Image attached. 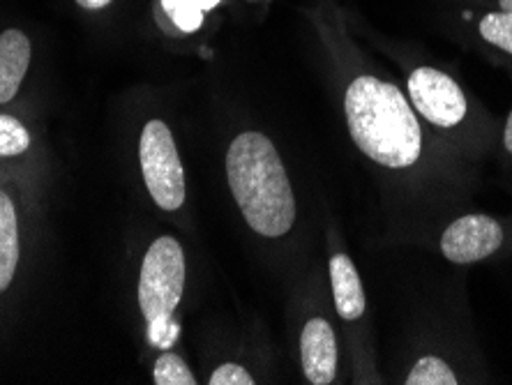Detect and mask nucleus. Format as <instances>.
Returning a JSON list of instances; mask_svg holds the SVG:
<instances>
[{
	"label": "nucleus",
	"instance_id": "nucleus-1",
	"mask_svg": "<svg viewBox=\"0 0 512 385\" xmlns=\"http://www.w3.org/2000/svg\"><path fill=\"white\" fill-rule=\"evenodd\" d=\"M344 111L356 146L386 169H409L423 153V132L411 104L393 83L358 77L346 88Z\"/></svg>",
	"mask_w": 512,
	"mask_h": 385
},
{
	"label": "nucleus",
	"instance_id": "nucleus-2",
	"mask_svg": "<svg viewBox=\"0 0 512 385\" xmlns=\"http://www.w3.org/2000/svg\"><path fill=\"white\" fill-rule=\"evenodd\" d=\"M227 178L233 199L250 229L280 238L296 222V199L275 143L261 132H243L231 141Z\"/></svg>",
	"mask_w": 512,
	"mask_h": 385
},
{
	"label": "nucleus",
	"instance_id": "nucleus-3",
	"mask_svg": "<svg viewBox=\"0 0 512 385\" xmlns=\"http://www.w3.org/2000/svg\"><path fill=\"white\" fill-rule=\"evenodd\" d=\"M185 289V254L176 238H157L146 252L139 279V305L150 323V342L171 346L178 335L173 312Z\"/></svg>",
	"mask_w": 512,
	"mask_h": 385
},
{
	"label": "nucleus",
	"instance_id": "nucleus-4",
	"mask_svg": "<svg viewBox=\"0 0 512 385\" xmlns=\"http://www.w3.org/2000/svg\"><path fill=\"white\" fill-rule=\"evenodd\" d=\"M141 171L146 187L162 210H178L185 203V171L176 141L162 120H150L139 141Z\"/></svg>",
	"mask_w": 512,
	"mask_h": 385
},
{
	"label": "nucleus",
	"instance_id": "nucleus-5",
	"mask_svg": "<svg viewBox=\"0 0 512 385\" xmlns=\"http://www.w3.org/2000/svg\"><path fill=\"white\" fill-rule=\"evenodd\" d=\"M409 95L429 123L455 127L466 116V97L455 79L434 67H418L409 77Z\"/></svg>",
	"mask_w": 512,
	"mask_h": 385
},
{
	"label": "nucleus",
	"instance_id": "nucleus-6",
	"mask_svg": "<svg viewBox=\"0 0 512 385\" xmlns=\"http://www.w3.org/2000/svg\"><path fill=\"white\" fill-rule=\"evenodd\" d=\"M503 245L501 224L487 215L459 217L443 231L441 252L448 261L466 266L499 252Z\"/></svg>",
	"mask_w": 512,
	"mask_h": 385
},
{
	"label": "nucleus",
	"instance_id": "nucleus-7",
	"mask_svg": "<svg viewBox=\"0 0 512 385\" xmlns=\"http://www.w3.org/2000/svg\"><path fill=\"white\" fill-rule=\"evenodd\" d=\"M305 379L312 385H328L337 374V342L335 332L326 319H312L300 337Z\"/></svg>",
	"mask_w": 512,
	"mask_h": 385
},
{
	"label": "nucleus",
	"instance_id": "nucleus-8",
	"mask_svg": "<svg viewBox=\"0 0 512 385\" xmlns=\"http://www.w3.org/2000/svg\"><path fill=\"white\" fill-rule=\"evenodd\" d=\"M30 65V40L21 30L0 35V104L14 100Z\"/></svg>",
	"mask_w": 512,
	"mask_h": 385
},
{
	"label": "nucleus",
	"instance_id": "nucleus-9",
	"mask_svg": "<svg viewBox=\"0 0 512 385\" xmlns=\"http://www.w3.org/2000/svg\"><path fill=\"white\" fill-rule=\"evenodd\" d=\"M330 282H333L335 309L344 321H356L365 314V293L358 270L346 254H335L330 259Z\"/></svg>",
	"mask_w": 512,
	"mask_h": 385
},
{
	"label": "nucleus",
	"instance_id": "nucleus-10",
	"mask_svg": "<svg viewBox=\"0 0 512 385\" xmlns=\"http://www.w3.org/2000/svg\"><path fill=\"white\" fill-rule=\"evenodd\" d=\"M19 263V224L10 196L0 190V293L12 284Z\"/></svg>",
	"mask_w": 512,
	"mask_h": 385
},
{
	"label": "nucleus",
	"instance_id": "nucleus-11",
	"mask_svg": "<svg viewBox=\"0 0 512 385\" xmlns=\"http://www.w3.org/2000/svg\"><path fill=\"white\" fill-rule=\"evenodd\" d=\"M406 385H457V376L441 358H420L406 376Z\"/></svg>",
	"mask_w": 512,
	"mask_h": 385
},
{
	"label": "nucleus",
	"instance_id": "nucleus-12",
	"mask_svg": "<svg viewBox=\"0 0 512 385\" xmlns=\"http://www.w3.org/2000/svg\"><path fill=\"white\" fill-rule=\"evenodd\" d=\"M480 35L496 49L512 54V12H492L480 21Z\"/></svg>",
	"mask_w": 512,
	"mask_h": 385
},
{
	"label": "nucleus",
	"instance_id": "nucleus-13",
	"mask_svg": "<svg viewBox=\"0 0 512 385\" xmlns=\"http://www.w3.org/2000/svg\"><path fill=\"white\" fill-rule=\"evenodd\" d=\"M30 146V134L17 118L0 116V157H17Z\"/></svg>",
	"mask_w": 512,
	"mask_h": 385
},
{
	"label": "nucleus",
	"instance_id": "nucleus-14",
	"mask_svg": "<svg viewBox=\"0 0 512 385\" xmlns=\"http://www.w3.org/2000/svg\"><path fill=\"white\" fill-rule=\"evenodd\" d=\"M155 383L157 385H194L197 379L190 372V367L173 353H164L155 365Z\"/></svg>",
	"mask_w": 512,
	"mask_h": 385
},
{
	"label": "nucleus",
	"instance_id": "nucleus-15",
	"mask_svg": "<svg viewBox=\"0 0 512 385\" xmlns=\"http://www.w3.org/2000/svg\"><path fill=\"white\" fill-rule=\"evenodd\" d=\"M162 3L178 28L190 33V30H197L201 26V10L197 5H192L190 0H162Z\"/></svg>",
	"mask_w": 512,
	"mask_h": 385
},
{
	"label": "nucleus",
	"instance_id": "nucleus-16",
	"mask_svg": "<svg viewBox=\"0 0 512 385\" xmlns=\"http://www.w3.org/2000/svg\"><path fill=\"white\" fill-rule=\"evenodd\" d=\"M208 383L210 385H252L254 379L245 367L233 365V362H229V365L217 367L213 376H210Z\"/></svg>",
	"mask_w": 512,
	"mask_h": 385
},
{
	"label": "nucleus",
	"instance_id": "nucleus-17",
	"mask_svg": "<svg viewBox=\"0 0 512 385\" xmlns=\"http://www.w3.org/2000/svg\"><path fill=\"white\" fill-rule=\"evenodd\" d=\"M81 7H86V10H102V7H107L111 0H77Z\"/></svg>",
	"mask_w": 512,
	"mask_h": 385
},
{
	"label": "nucleus",
	"instance_id": "nucleus-18",
	"mask_svg": "<svg viewBox=\"0 0 512 385\" xmlns=\"http://www.w3.org/2000/svg\"><path fill=\"white\" fill-rule=\"evenodd\" d=\"M503 143H506V150L512 155V111L508 113V120H506V132H503Z\"/></svg>",
	"mask_w": 512,
	"mask_h": 385
},
{
	"label": "nucleus",
	"instance_id": "nucleus-19",
	"mask_svg": "<svg viewBox=\"0 0 512 385\" xmlns=\"http://www.w3.org/2000/svg\"><path fill=\"white\" fill-rule=\"evenodd\" d=\"M190 3L197 5L199 10H208V7H213V5L217 3V0H190Z\"/></svg>",
	"mask_w": 512,
	"mask_h": 385
},
{
	"label": "nucleus",
	"instance_id": "nucleus-20",
	"mask_svg": "<svg viewBox=\"0 0 512 385\" xmlns=\"http://www.w3.org/2000/svg\"><path fill=\"white\" fill-rule=\"evenodd\" d=\"M503 12H512V0H499Z\"/></svg>",
	"mask_w": 512,
	"mask_h": 385
}]
</instances>
